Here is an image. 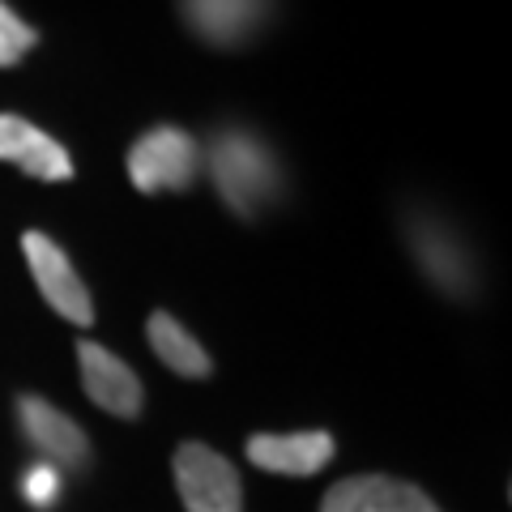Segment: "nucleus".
Here are the masks:
<instances>
[{"mask_svg":"<svg viewBox=\"0 0 512 512\" xmlns=\"http://www.w3.org/2000/svg\"><path fill=\"white\" fill-rule=\"evenodd\" d=\"M320 512H440V508L414 483H402V478L389 474H359L329 487V495L320 500Z\"/></svg>","mask_w":512,"mask_h":512,"instance_id":"9d476101","label":"nucleus"},{"mask_svg":"<svg viewBox=\"0 0 512 512\" xmlns=\"http://www.w3.org/2000/svg\"><path fill=\"white\" fill-rule=\"evenodd\" d=\"M22 495H26V504L39 508V512L56 508V500H60V470L47 466V461H35V466L22 474Z\"/></svg>","mask_w":512,"mask_h":512,"instance_id":"4468645a","label":"nucleus"},{"mask_svg":"<svg viewBox=\"0 0 512 512\" xmlns=\"http://www.w3.org/2000/svg\"><path fill=\"white\" fill-rule=\"evenodd\" d=\"M175 487L188 512H244V483L235 466L205 444L175 448Z\"/></svg>","mask_w":512,"mask_h":512,"instance_id":"20e7f679","label":"nucleus"},{"mask_svg":"<svg viewBox=\"0 0 512 512\" xmlns=\"http://www.w3.org/2000/svg\"><path fill=\"white\" fill-rule=\"evenodd\" d=\"M146 338H150V346H154V355L163 359L175 376L201 380V376L214 372V363H210V355H205V346L192 338V333H188L171 312H154V316L146 320Z\"/></svg>","mask_w":512,"mask_h":512,"instance_id":"f8f14e48","label":"nucleus"},{"mask_svg":"<svg viewBox=\"0 0 512 512\" xmlns=\"http://www.w3.org/2000/svg\"><path fill=\"white\" fill-rule=\"evenodd\" d=\"M248 461L269 474H295L308 478L333 461V436L329 431H295V436H252Z\"/></svg>","mask_w":512,"mask_h":512,"instance_id":"9b49d317","label":"nucleus"},{"mask_svg":"<svg viewBox=\"0 0 512 512\" xmlns=\"http://www.w3.org/2000/svg\"><path fill=\"white\" fill-rule=\"evenodd\" d=\"M210 175L222 205L239 218L265 214L274 201H282L286 175L278 154L265 146L261 133H252L248 124H222L210 137Z\"/></svg>","mask_w":512,"mask_h":512,"instance_id":"f257e3e1","label":"nucleus"},{"mask_svg":"<svg viewBox=\"0 0 512 512\" xmlns=\"http://www.w3.org/2000/svg\"><path fill=\"white\" fill-rule=\"evenodd\" d=\"M274 0H180L188 30L210 47H244L269 22Z\"/></svg>","mask_w":512,"mask_h":512,"instance_id":"0eeeda50","label":"nucleus"},{"mask_svg":"<svg viewBox=\"0 0 512 512\" xmlns=\"http://www.w3.org/2000/svg\"><path fill=\"white\" fill-rule=\"evenodd\" d=\"M0 163L22 167L30 180H73V158L60 146L52 133H43L39 124H30L26 116L0 111Z\"/></svg>","mask_w":512,"mask_h":512,"instance_id":"6e6552de","label":"nucleus"},{"mask_svg":"<svg viewBox=\"0 0 512 512\" xmlns=\"http://www.w3.org/2000/svg\"><path fill=\"white\" fill-rule=\"evenodd\" d=\"M18 427H22V436L43 453L47 466H56V470H82L86 461H90L86 431L77 427L64 410H56L52 402H43L39 393H22L18 397Z\"/></svg>","mask_w":512,"mask_h":512,"instance_id":"423d86ee","label":"nucleus"},{"mask_svg":"<svg viewBox=\"0 0 512 512\" xmlns=\"http://www.w3.org/2000/svg\"><path fill=\"white\" fill-rule=\"evenodd\" d=\"M77 363H82V384H86L94 406L116 414V419H137L146 393H141V380L133 367L111 355L107 346L86 342V338L77 342Z\"/></svg>","mask_w":512,"mask_h":512,"instance_id":"1a4fd4ad","label":"nucleus"},{"mask_svg":"<svg viewBox=\"0 0 512 512\" xmlns=\"http://www.w3.org/2000/svg\"><path fill=\"white\" fill-rule=\"evenodd\" d=\"M35 47H39V30L30 26L13 5L0 0V69L22 64L30 52H35Z\"/></svg>","mask_w":512,"mask_h":512,"instance_id":"ddd939ff","label":"nucleus"},{"mask_svg":"<svg viewBox=\"0 0 512 512\" xmlns=\"http://www.w3.org/2000/svg\"><path fill=\"white\" fill-rule=\"evenodd\" d=\"M197 171L201 146L180 124H154L128 150V180L137 192H188Z\"/></svg>","mask_w":512,"mask_h":512,"instance_id":"f03ea898","label":"nucleus"},{"mask_svg":"<svg viewBox=\"0 0 512 512\" xmlns=\"http://www.w3.org/2000/svg\"><path fill=\"white\" fill-rule=\"evenodd\" d=\"M22 252H26L30 274H35V282H39V295L47 299V308L60 312L64 320H73V325H94L90 291H86V282L77 278L73 261L64 256V248L56 244V239L43 235V231H26Z\"/></svg>","mask_w":512,"mask_h":512,"instance_id":"39448f33","label":"nucleus"},{"mask_svg":"<svg viewBox=\"0 0 512 512\" xmlns=\"http://www.w3.org/2000/svg\"><path fill=\"white\" fill-rule=\"evenodd\" d=\"M406 239H410V252L414 261H419V269L440 286L444 295L453 299H470L474 295V256L470 248L461 244V235L448 227L444 218L436 214H410V227H406Z\"/></svg>","mask_w":512,"mask_h":512,"instance_id":"7ed1b4c3","label":"nucleus"}]
</instances>
